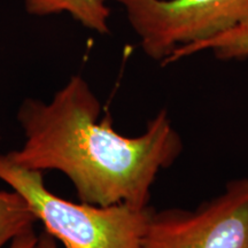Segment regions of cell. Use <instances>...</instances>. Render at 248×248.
Here are the masks:
<instances>
[{
    "label": "cell",
    "instance_id": "1",
    "mask_svg": "<svg viewBox=\"0 0 248 248\" xmlns=\"http://www.w3.org/2000/svg\"><path fill=\"white\" fill-rule=\"evenodd\" d=\"M100 101L88 83L73 76L49 102H22L17 120L24 142L8 156L23 168L66 175L80 202L148 207L157 175L182 154L181 135L166 109L137 137L122 136L110 115L100 119Z\"/></svg>",
    "mask_w": 248,
    "mask_h": 248
},
{
    "label": "cell",
    "instance_id": "2",
    "mask_svg": "<svg viewBox=\"0 0 248 248\" xmlns=\"http://www.w3.org/2000/svg\"><path fill=\"white\" fill-rule=\"evenodd\" d=\"M0 181L22 194L45 232L64 248H144L153 209L121 203H75L46 187L43 173L0 154Z\"/></svg>",
    "mask_w": 248,
    "mask_h": 248
},
{
    "label": "cell",
    "instance_id": "3",
    "mask_svg": "<svg viewBox=\"0 0 248 248\" xmlns=\"http://www.w3.org/2000/svg\"><path fill=\"white\" fill-rule=\"evenodd\" d=\"M140 37L142 51L163 64L235 28L248 26V0H116Z\"/></svg>",
    "mask_w": 248,
    "mask_h": 248
},
{
    "label": "cell",
    "instance_id": "4",
    "mask_svg": "<svg viewBox=\"0 0 248 248\" xmlns=\"http://www.w3.org/2000/svg\"><path fill=\"white\" fill-rule=\"evenodd\" d=\"M144 248H248V176L195 209L153 210Z\"/></svg>",
    "mask_w": 248,
    "mask_h": 248
},
{
    "label": "cell",
    "instance_id": "5",
    "mask_svg": "<svg viewBox=\"0 0 248 248\" xmlns=\"http://www.w3.org/2000/svg\"><path fill=\"white\" fill-rule=\"evenodd\" d=\"M27 12L33 15H51L67 12L88 29L108 33L110 11L107 0H24Z\"/></svg>",
    "mask_w": 248,
    "mask_h": 248
},
{
    "label": "cell",
    "instance_id": "6",
    "mask_svg": "<svg viewBox=\"0 0 248 248\" xmlns=\"http://www.w3.org/2000/svg\"><path fill=\"white\" fill-rule=\"evenodd\" d=\"M36 222L38 219L22 194L14 190L0 191V248L33 232Z\"/></svg>",
    "mask_w": 248,
    "mask_h": 248
},
{
    "label": "cell",
    "instance_id": "7",
    "mask_svg": "<svg viewBox=\"0 0 248 248\" xmlns=\"http://www.w3.org/2000/svg\"><path fill=\"white\" fill-rule=\"evenodd\" d=\"M207 49L213 51L214 54L222 60L248 59V26L226 31L222 35L186 49L184 53H182L181 59Z\"/></svg>",
    "mask_w": 248,
    "mask_h": 248
},
{
    "label": "cell",
    "instance_id": "8",
    "mask_svg": "<svg viewBox=\"0 0 248 248\" xmlns=\"http://www.w3.org/2000/svg\"><path fill=\"white\" fill-rule=\"evenodd\" d=\"M37 240H38V237L35 234V232H31V233L15 238L11 243L9 248H32L36 245Z\"/></svg>",
    "mask_w": 248,
    "mask_h": 248
},
{
    "label": "cell",
    "instance_id": "9",
    "mask_svg": "<svg viewBox=\"0 0 248 248\" xmlns=\"http://www.w3.org/2000/svg\"><path fill=\"white\" fill-rule=\"evenodd\" d=\"M32 248H58V245L55 243L54 238L44 231L42 234L38 235V240Z\"/></svg>",
    "mask_w": 248,
    "mask_h": 248
},
{
    "label": "cell",
    "instance_id": "10",
    "mask_svg": "<svg viewBox=\"0 0 248 248\" xmlns=\"http://www.w3.org/2000/svg\"><path fill=\"white\" fill-rule=\"evenodd\" d=\"M0 139H1V137H0Z\"/></svg>",
    "mask_w": 248,
    "mask_h": 248
}]
</instances>
